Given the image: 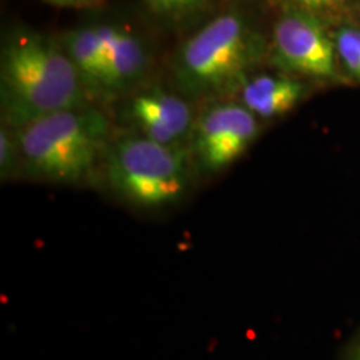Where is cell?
<instances>
[{
  "instance_id": "obj_12",
  "label": "cell",
  "mask_w": 360,
  "mask_h": 360,
  "mask_svg": "<svg viewBox=\"0 0 360 360\" xmlns=\"http://www.w3.org/2000/svg\"><path fill=\"white\" fill-rule=\"evenodd\" d=\"M333 39L338 60L351 77L360 82V28L340 27Z\"/></svg>"
},
{
  "instance_id": "obj_2",
  "label": "cell",
  "mask_w": 360,
  "mask_h": 360,
  "mask_svg": "<svg viewBox=\"0 0 360 360\" xmlns=\"http://www.w3.org/2000/svg\"><path fill=\"white\" fill-rule=\"evenodd\" d=\"M22 179L82 187L101 176L112 141L110 117L95 104L60 111L15 129Z\"/></svg>"
},
{
  "instance_id": "obj_4",
  "label": "cell",
  "mask_w": 360,
  "mask_h": 360,
  "mask_svg": "<svg viewBox=\"0 0 360 360\" xmlns=\"http://www.w3.org/2000/svg\"><path fill=\"white\" fill-rule=\"evenodd\" d=\"M101 176L120 202L153 212L180 205L198 178L188 147L166 146L132 131L114 135Z\"/></svg>"
},
{
  "instance_id": "obj_10",
  "label": "cell",
  "mask_w": 360,
  "mask_h": 360,
  "mask_svg": "<svg viewBox=\"0 0 360 360\" xmlns=\"http://www.w3.org/2000/svg\"><path fill=\"white\" fill-rule=\"evenodd\" d=\"M239 92L247 110L257 117L271 119L295 108L304 99L307 89L295 77L260 75L248 77Z\"/></svg>"
},
{
  "instance_id": "obj_5",
  "label": "cell",
  "mask_w": 360,
  "mask_h": 360,
  "mask_svg": "<svg viewBox=\"0 0 360 360\" xmlns=\"http://www.w3.org/2000/svg\"><path fill=\"white\" fill-rule=\"evenodd\" d=\"M257 116L242 103L211 102L196 116L188 151L196 176L208 178L230 167L257 139Z\"/></svg>"
},
{
  "instance_id": "obj_13",
  "label": "cell",
  "mask_w": 360,
  "mask_h": 360,
  "mask_svg": "<svg viewBox=\"0 0 360 360\" xmlns=\"http://www.w3.org/2000/svg\"><path fill=\"white\" fill-rule=\"evenodd\" d=\"M20 178V153L15 129L1 124L0 127V180L8 183Z\"/></svg>"
},
{
  "instance_id": "obj_7",
  "label": "cell",
  "mask_w": 360,
  "mask_h": 360,
  "mask_svg": "<svg viewBox=\"0 0 360 360\" xmlns=\"http://www.w3.org/2000/svg\"><path fill=\"white\" fill-rule=\"evenodd\" d=\"M119 102V117L127 131L166 146L188 147L198 115L179 91L143 83Z\"/></svg>"
},
{
  "instance_id": "obj_8",
  "label": "cell",
  "mask_w": 360,
  "mask_h": 360,
  "mask_svg": "<svg viewBox=\"0 0 360 360\" xmlns=\"http://www.w3.org/2000/svg\"><path fill=\"white\" fill-rule=\"evenodd\" d=\"M107 60V101H119L142 86L153 65V50L142 34L120 20H102Z\"/></svg>"
},
{
  "instance_id": "obj_16",
  "label": "cell",
  "mask_w": 360,
  "mask_h": 360,
  "mask_svg": "<svg viewBox=\"0 0 360 360\" xmlns=\"http://www.w3.org/2000/svg\"><path fill=\"white\" fill-rule=\"evenodd\" d=\"M358 360H360V351H359V356H358Z\"/></svg>"
},
{
  "instance_id": "obj_6",
  "label": "cell",
  "mask_w": 360,
  "mask_h": 360,
  "mask_svg": "<svg viewBox=\"0 0 360 360\" xmlns=\"http://www.w3.org/2000/svg\"><path fill=\"white\" fill-rule=\"evenodd\" d=\"M271 58L287 72L314 79L336 77L334 39L322 18L312 13L284 8L272 31Z\"/></svg>"
},
{
  "instance_id": "obj_9",
  "label": "cell",
  "mask_w": 360,
  "mask_h": 360,
  "mask_svg": "<svg viewBox=\"0 0 360 360\" xmlns=\"http://www.w3.org/2000/svg\"><path fill=\"white\" fill-rule=\"evenodd\" d=\"M59 40L75 67L91 102H105L107 60L99 20L74 27L59 35Z\"/></svg>"
},
{
  "instance_id": "obj_14",
  "label": "cell",
  "mask_w": 360,
  "mask_h": 360,
  "mask_svg": "<svg viewBox=\"0 0 360 360\" xmlns=\"http://www.w3.org/2000/svg\"><path fill=\"white\" fill-rule=\"evenodd\" d=\"M284 8H292L326 18L346 10L348 0H281Z\"/></svg>"
},
{
  "instance_id": "obj_11",
  "label": "cell",
  "mask_w": 360,
  "mask_h": 360,
  "mask_svg": "<svg viewBox=\"0 0 360 360\" xmlns=\"http://www.w3.org/2000/svg\"><path fill=\"white\" fill-rule=\"evenodd\" d=\"M219 0H141L147 15L169 31H190L211 18Z\"/></svg>"
},
{
  "instance_id": "obj_15",
  "label": "cell",
  "mask_w": 360,
  "mask_h": 360,
  "mask_svg": "<svg viewBox=\"0 0 360 360\" xmlns=\"http://www.w3.org/2000/svg\"><path fill=\"white\" fill-rule=\"evenodd\" d=\"M43 1L56 7H65V8H89L103 3L104 0H43Z\"/></svg>"
},
{
  "instance_id": "obj_1",
  "label": "cell",
  "mask_w": 360,
  "mask_h": 360,
  "mask_svg": "<svg viewBox=\"0 0 360 360\" xmlns=\"http://www.w3.org/2000/svg\"><path fill=\"white\" fill-rule=\"evenodd\" d=\"M94 104L59 37L16 27L0 53L1 124L13 129L46 116Z\"/></svg>"
},
{
  "instance_id": "obj_3",
  "label": "cell",
  "mask_w": 360,
  "mask_h": 360,
  "mask_svg": "<svg viewBox=\"0 0 360 360\" xmlns=\"http://www.w3.org/2000/svg\"><path fill=\"white\" fill-rule=\"evenodd\" d=\"M264 52V39L243 13L211 16L175 52V90L191 102H218L240 91Z\"/></svg>"
}]
</instances>
